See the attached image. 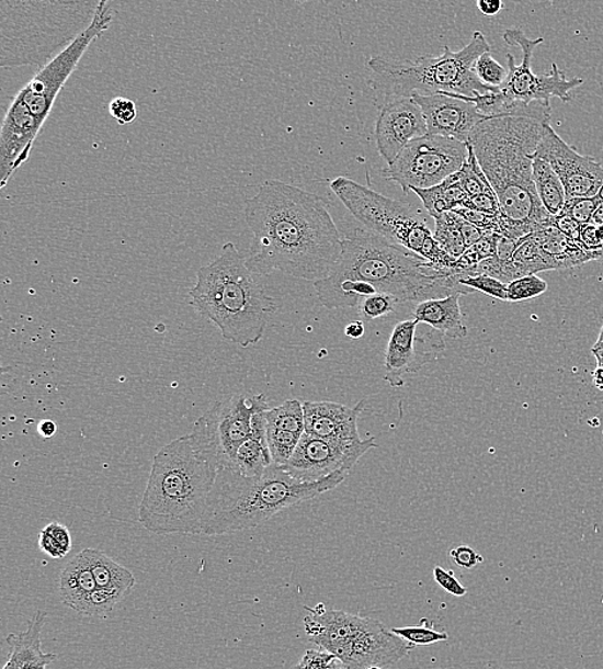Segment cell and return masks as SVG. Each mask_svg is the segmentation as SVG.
I'll return each mask as SVG.
<instances>
[{
  "label": "cell",
  "mask_w": 603,
  "mask_h": 669,
  "mask_svg": "<svg viewBox=\"0 0 603 669\" xmlns=\"http://www.w3.org/2000/svg\"><path fill=\"white\" fill-rule=\"evenodd\" d=\"M244 218L252 234L249 262L262 276L278 271L317 282L340 259L344 239L316 193L266 181L246 201Z\"/></svg>",
  "instance_id": "1"
},
{
  "label": "cell",
  "mask_w": 603,
  "mask_h": 669,
  "mask_svg": "<svg viewBox=\"0 0 603 669\" xmlns=\"http://www.w3.org/2000/svg\"><path fill=\"white\" fill-rule=\"evenodd\" d=\"M543 126L527 117H489L468 140L500 201L501 236L516 241L553 225L533 180Z\"/></svg>",
  "instance_id": "2"
},
{
  "label": "cell",
  "mask_w": 603,
  "mask_h": 669,
  "mask_svg": "<svg viewBox=\"0 0 603 669\" xmlns=\"http://www.w3.org/2000/svg\"><path fill=\"white\" fill-rule=\"evenodd\" d=\"M218 474L217 461L192 431L171 441L153 457L139 523L155 534H204Z\"/></svg>",
  "instance_id": "3"
},
{
  "label": "cell",
  "mask_w": 603,
  "mask_h": 669,
  "mask_svg": "<svg viewBox=\"0 0 603 669\" xmlns=\"http://www.w3.org/2000/svg\"><path fill=\"white\" fill-rule=\"evenodd\" d=\"M262 277L248 254L227 242L217 259L197 271L196 285L190 292L192 307L230 343L243 348L258 344L278 308L266 294Z\"/></svg>",
  "instance_id": "4"
},
{
  "label": "cell",
  "mask_w": 603,
  "mask_h": 669,
  "mask_svg": "<svg viewBox=\"0 0 603 669\" xmlns=\"http://www.w3.org/2000/svg\"><path fill=\"white\" fill-rule=\"evenodd\" d=\"M342 281H362L378 293L401 303L442 299L452 294H473L456 276L437 273L426 260L383 239L368 229H355L342 240V252L330 276L315 286H333Z\"/></svg>",
  "instance_id": "5"
},
{
  "label": "cell",
  "mask_w": 603,
  "mask_h": 669,
  "mask_svg": "<svg viewBox=\"0 0 603 669\" xmlns=\"http://www.w3.org/2000/svg\"><path fill=\"white\" fill-rule=\"evenodd\" d=\"M349 474L338 473L319 481H302L272 464L257 478L234 468H220L208 497L204 534L223 535L252 530L281 511L338 488Z\"/></svg>",
  "instance_id": "6"
},
{
  "label": "cell",
  "mask_w": 603,
  "mask_h": 669,
  "mask_svg": "<svg viewBox=\"0 0 603 669\" xmlns=\"http://www.w3.org/2000/svg\"><path fill=\"white\" fill-rule=\"evenodd\" d=\"M114 11L102 0L99 12L79 38L42 67L10 103L0 132V182L7 185L32 155L36 137L46 123L67 80L77 70L91 44L113 24Z\"/></svg>",
  "instance_id": "7"
},
{
  "label": "cell",
  "mask_w": 603,
  "mask_h": 669,
  "mask_svg": "<svg viewBox=\"0 0 603 669\" xmlns=\"http://www.w3.org/2000/svg\"><path fill=\"white\" fill-rule=\"evenodd\" d=\"M102 0H0V66H46L92 25Z\"/></svg>",
  "instance_id": "8"
},
{
  "label": "cell",
  "mask_w": 603,
  "mask_h": 669,
  "mask_svg": "<svg viewBox=\"0 0 603 669\" xmlns=\"http://www.w3.org/2000/svg\"><path fill=\"white\" fill-rule=\"evenodd\" d=\"M490 52L489 43L481 32H475L470 43L459 50L444 47L441 56H423L409 59L372 57V88L383 97V103L398 99H412L414 94H459L470 97L496 92L498 88L483 86L475 76L474 65Z\"/></svg>",
  "instance_id": "9"
},
{
  "label": "cell",
  "mask_w": 603,
  "mask_h": 669,
  "mask_svg": "<svg viewBox=\"0 0 603 669\" xmlns=\"http://www.w3.org/2000/svg\"><path fill=\"white\" fill-rule=\"evenodd\" d=\"M331 190L371 233L414 252L426 260L435 272L452 276V268L457 259L435 240L426 223L411 205L386 197L346 177L333 180Z\"/></svg>",
  "instance_id": "10"
},
{
  "label": "cell",
  "mask_w": 603,
  "mask_h": 669,
  "mask_svg": "<svg viewBox=\"0 0 603 669\" xmlns=\"http://www.w3.org/2000/svg\"><path fill=\"white\" fill-rule=\"evenodd\" d=\"M467 156V144L428 134L409 144L382 174L385 180L399 184L407 195L448 180L463 168Z\"/></svg>",
  "instance_id": "11"
},
{
  "label": "cell",
  "mask_w": 603,
  "mask_h": 669,
  "mask_svg": "<svg viewBox=\"0 0 603 669\" xmlns=\"http://www.w3.org/2000/svg\"><path fill=\"white\" fill-rule=\"evenodd\" d=\"M270 408L265 394L251 398L235 394L215 401L196 421L192 433L217 461L220 470L232 464L238 449L251 436L254 416Z\"/></svg>",
  "instance_id": "12"
},
{
  "label": "cell",
  "mask_w": 603,
  "mask_h": 669,
  "mask_svg": "<svg viewBox=\"0 0 603 669\" xmlns=\"http://www.w3.org/2000/svg\"><path fill=\"white\" fill-rule=\"evenodd\" d=\"M503 39L511 47H519L523 52V61L516 64L515 57L508 55L509 77L500 88L501 93L513 102L532 105L535 102L549 103L553 97L562 102H570L572 89L584 83L583 79H566L565 72L553 65L548 76H537L532 69L534 50L545 39H528L523 30L509 29L503 33Z\"/></svg>",
  "instance_id": "13"
},
{
  "label": "cell",
  "mask_w": 603,
  "mask_h": 669,
  "mask_svg": "<svg viewBox=\"0 0 603 669\" xmlns=\"http://www.w3.org/2000/svg\"><path fill=\"white\" fill-rule=\"evenodd\" d=\"M375 442V436L360 442H333L304 433L293 457L282 467L295 479L307 483L349 474L368 451L377 449Z\"/></svg>",
  "instance_id": "14"
},
{
  "label": "cell",
  "mask_w": 603,
  "mask_h": 669,
  "mask_svg": "<svg viewBox=\"0 0 603 669\" xmlns=\"http://www.w3.org/2000/svg\"><path fill=\"white\" fill-rule=\"evenodd\" d=\"M416 319L400 321L391 331L385 352L384 381L392 388H403L407 375H413L433 363L445 351L444 334L434 329L420 330Z\"/></svg>",
  "instance_id": "15"
},
{
  "label": "cell",
  "mask_w": 603,
  "mask_h": 669,
  "mask_svg": "<svg viewBox=\"0 0 603 669\" xmlns=\"http://www.w3.org/2000/svg\"><path fill=\"white\" fill-rule=\"evenodd\" d=\"M538 158L546 160L560 177L566 200L572 197H594L603 185V167L591 156L580 155L574 147L566 144L553 126H543L538 146Z\"/></svg>",
  "instance_id": "16"
},
{
  "label": "cell",
  "mask_w": 603,
  "mask_h": 669,
  "mask_svg": "<svg viewBox=\"0 0 603 669\" xmlns=\"http://www.w3.org/2000/svg\"><path fill=\"white\" fill-rule=\"evenodd\" d=\"M422 110L428 132L439 136L467 144L476 126L488 121L468 97L444 93L433 95H412Z\"/></svg>",
  "instance_id": "17"
},
{
  "label": "cell",
  "mask_w": 603,
  "mask_h": 669,
  "mask_svg": "<svg viewBox=\"0 0 603 669\" xmlns=\"http://www.w3.org/2000/svg\"><path fill=\"white\" fill-rule=\"evenodd\" d=\"M428 124L413 99H398L383 103L376 122L375 137L378 154L387 166L396 160L413 140L428 136Z\"/></svg>",
  "instance_id": "18"
},
{
  "label": "cell",
  "mask_w": 603,
  "mask_h": 669,
  "mask_svg": "<svg viewBox=\"0 0 603 669\" xmlns=\"http://www.w3.org/2000/svg\"><path fill=\"white\" fill-rule=\"evenodd\" d=\"M412 648V644L394 635L391 630L385 628L384 624L377 621L375 626L353 638L337 658L344 669L386 667L407 657Z\"/></svg>",
  "instance_id": "19"
},
{
  "label": "cell",
  "mask_w": 603,
  "mask_h": 669,
  "mask_svg": "<svg viewBox=\"0 0 603 669\" xmlns=\"http://www.w3.org/2000/svg\"><path fill=\"white\" fill-rule=\"evenodd\" d=\"M309 614L304 619L305 632L309 642L319 649L337 657L345 646L362 632L375 626L377 620L350 614L342 611H329L323 604L316 608L305 606Z\"/></svg>",
  "instance_id": "20"
},
{
  "label": "cell",
  "mask_w": 603,
  "mask_h": 669,
  "mask_svg": "<svg viewBox=\"0 0 603 669\" xmlns=\"http://www.w3.org/2000/svg\"><path fill=\"white\" fill-rule=\"evenodd\" d=\"M305 434L333 442H360L359 419L364 400L354 407L334 401H303Z\"/></svg>",
  "instance_id": "21"
},
{
  "label": "cell",
  "mask_w": 603,
  "mask_h": 669,
  "mask_svg": "<svg viewBox=\"0 0 603 669\" xmlns=\"http://www.w3.org/2000/svg\"><path fill=\"white\" fill-rule=\"evenodd\" d=\"M46 621V613L36 612L25 632L7 637L11 654L3 669H33L54 664L57 656L42 650V630Z\"/></svg>",
  "instance_id": "22"
},
{
  "label": "cell",
  "mask_w": 603,
  "mask_h": 669,
  "mask_svg": "<svg viewBox=\"0 0 603 669\" xmlns=\"http://www.w3.org/2000/svg\"><path fill=\"white\" fill-rule=\"evenodd\" d=\"M463 294L456 293L442 299H429L416 304L413 319L426 325L444 337L464 339L467 337V327L464 322L459 299Z\"/></svg>",
  "instance_id": "23"
},
{
  "label": "cell",
  "mask_w": 603,
  "mask_h": 669,
  "mask_svg": "<svg viewBox=\"0 0 603 669\" xmlns=\"http://www.w3.org/2000/svg\"><path fill=\"white\" fill-rule=\"evenodd\" d=\"M266 411H260L254 416L251 436L238 449L232 464L228 466L242 477H260L273 464L266 441Z\"/></svg>",
  "instance_id": "24"
},
{
  "label": "cell",
  "mask_w": 603,
  "mask_h": 669,
  "mask_svg": "<svg viewBox=\"0 0 603 669\" xmlns=\"http://www.w3.org/2000/svg\"><path fill=\"white\" fill-rule=\"evenodd\" d=\"M528 236L539 245L543 251H546L550 258L556 260L560 270L583 265L592 262V260H601L599 254L584 250L577 241L571 240L554 225L535 230Z\"/></svg>",
  "instance_id": "25"
},
{
  "label": "cell",
  "mask_w": 603,
  "mask_h": 669,
  "mask_svg": "<svg viewBox=\"0 0 603 669\" xmlns=\"http://www.w3.org/2000/svg\"><path fill=\"white\" fill-rule=\"evenodd\" d=\"M99 589L95 583L91 565L83 552L79 553L66 565L59 577V594L65 605L80 612L84 602Z\"/></svg>",
  "instance_id": "26"
},
{
  "label": "cell",
  "mask_w": 603,
  "mask_h": 669,
  "mask_svg": "<svg viewBox=\"0 0 603 669\" xmlns=\"http://www.w3.org/2000/svg\"><path fill=\"white\" fill-rule=\"evenodd\" d=\"M83 553L91 565L96 587L102 590L117 591L129 597L136 578L123 565L111 559L110 556L95 548H86Z\"/></svg>",
  "instance_id": "27"
},
{
  "label": "cell",
  "mask_w": 603,
  "mask_h": 669,
  "mask_svg": "<svg viewBox=\"0 0 603 669\" xmlns=\"http://www.w3.org/2000/svg\"><path fill=\"white\" fill-rule=\"evenodd\" d=\"M413 192L420 197L424 209L434 219L445 213L458 209L468 197L463 185L459 184L456 173L433 189L414 190Z\"/></svg>",
  "instance_id": "28"
},
{
  "label": "cell",
  "mask_w": 603,
  "mask_h": 669,
  "mask_svg": "<svg viewBox=\"0 0 603 669\" xmlns=\"http://www.w3.org/2000/svg\"><path fill=\"white\" fill-rule=\"evenodd\" d=\"M533 180L541 203L545 206L550 217H556L564 209L566 192L564 184L546 160L535 156L533 162Z\"/></svg>",
  "instance_id": "29"
},
{
  "label": "cell",
  "mask_w": 603,
  "mask_h": 669,
  "mask_svg": "<svg viewBox=\"0 0 603 669\" xmlns=\"http://www.w3.org/2000/svg\"><path fill=\"white\" fill-rule=\"evenodd\" d=\"M512 263L515 265L520 277L560 270L556 260L550 258L546 251H543L539 245L528 235L519 240V247L512 257Z\"/></svg>",
  "instance_id": "30"
},
{
  "label": "cell",
  "mask_w": 603,
  "mask_h": 669,
  "mask_svg": "<svg viewBox=\"0 0 603 669\" xmlns=\"http://www.w3.org/2000/svg\"><path fill=\"white\" fill-rule=\"evenodd\" d=\"M266 429L303 435L305 433L304 408L299 399H289L265 412Z\"/></svg>",
  "instance_id": "31"
},
{
  "label": "cell",
  "mask_w": 603,
  "mask_h": 669,
  "mask_svg": "<svg viewBox=\"0 0 603 669\" xmlns=\"http://www.w3.org/2000/svg\"><path fill=\"white\" fill-rule=\"evenodd\" d=\"M460 219L463 218L454 212L435 218V240L454 259H458L467 250L463 230H460Z\"/></svg>",
  "instance_id": "32"
},
{
  "label": "cell",
  "mask_w": 603,
  "mask_h": 669,
  "mask_svg": "<svg viewBox=\"0 0 603 669\" xmlns=\"http://www.w3.org/2000/svg\"><path fill=\"white\" fill-rule=\"evenodd\" d=\"M457 180L463 185L468 197L483 195H496L493 188H491L486 173L482 172L478 159L474 152L471 145H468V156L463 168L456 173Z\"/></svg>",
  "instance_id": "33"
},
{
  "label": "cell",
  "mask_w": 603,
  "mask_h": 669,
  "mask_svg": "<svg viewBox=\"0 0 603 669\" xmlns=\"http://www.w3.org/2000/svg\"><path fill=\"white\" fill-rule=\"evenodd\" d=\"M39 547L52 559H61L71 552L72 541L69 528L59 523H50L41 532Z\"/></svg>",
  "instance_id": "34"
},
{
  "label": "cell",
  "mask_w": 603,
  "mask_h": 669,
  "mask_svg": "<svg viewBox=\"0 0 603 669\" xmlns=\"http://www.w3.org/2000/svg\"><path fill=\"white\" fill-rule=\"evenodd\" d=\"M126 594L117 591H107L96 589L91 597L87 599L83 608L80 609L79 614L86 616H100V619H107V616L114 612V609L122 602Z\"/></svg>",
  "instance_id": "35"
},
{
  "label": "cell",
  "mask_w": 603,
  "mask_h": 669,
  "mask_svg": "<svg viewBox=\"0 0 603 669\" xmlns=\"http://www.w3.org/2000/svg\"><path fill=\"white\" fill-rule=\"evenodd\" d=\"M394 635L403 638L413 646L431 645L448 640L446 632L436 631L433 623L428 620L421 621V626L390 628Z\"/></svg>",
  "instance_id": "36"
},
{
  "label": "cell",
  "mask_w": 603,
  "mask_h": 669,
  "mask_svg": "<svg viewBox=\"0 0 603 669\" xmlns=\"http://www.w3.org/2000/svg\"><path fill=\"white\" fill-rule=\"evenodd\" d=\"M547 290V282L538 277V274L520 277L508 284V302L519 303L532 301L535 299V297L545 294Z\"/></svg>",
  "instance_id": "37"
},
{
  "label": "cell",
  "mask_w": 603,
  "mask_h": 669,
  "mask_svg": "<svg viewBox=\"0 0 603 669\" xmlns=\"http://www.w3.org/2000/svg\"><path fill=\"white\" fill-rule=\"evenodd\" d=\"M474 72L483 86L490 88H501L509 77V70H505L504 67L490 55V52H487V54H483L478 58V61L474 65Z\"/></svg>",
  "instance_id": "38"
},
{
  "label": "cell",
  "mask_w": 603,
  "mask_h": 669,
  "mask_svg": "<svg viewBox=\"0 0 603 669\" xmlns=\"http://www.w3.org/2000/svg\"><path fill=\"white\" fill-rule=\"evenodd\" d=\"M399 302L396 297L377 293L375 295L366 297L360 303L359 311L362 319L366 321H374V319L387 317L397 310Z\"/></svg>",
  "instance_id": "39"
},
{
  "label": "cell",
  "mask_w": 603,
  "mask_h": 669,
  "mask_svg": "<svg viewBox=\"0 0 603 669\" xmlns=\"http://www.w3.org/2000/svg\"><path fill=\"white\" fill-rule=\"evenodd\" d=\"M459 284L474 290V292H480L494 297V299L508 302V284L487 276V274H475V276L460 279Z\"/></svg>",
  "instance_id": "40"
},
{
  "label": "cell",
  "mask_w": 603,
  "mask_h": 669,
  "mask_svg": "<svg viewBox=\"0 0 603 669\" xmlns=\"http://www.w3.org/2000/svg\"><path fill=\"white\" fill-rule=\"evenodd\" d=\"M601 205L602 201L599 195L594 197H572L566 200L561 213L569 215V217L577 220L580 226H584L588 225V223H591L593 214Z\"/></svg>",
  "instance_id": "41"
},
{
  "label": "cell",
  "mask_w": 603,
  "mask_h": 669,
  "mask_svg": "<svg viewBox=\"0 0 603 669\" xmlns=\"http://www.w3.org/2000/svg\"><path fill=\"white\" fill-rule=\"evenodd\" d=\"M453 212L458 214L459 217H463L466 222L471 223L473 226L482 229L483 233H494L501 235L502 214L490 215L467 209V207H458V209H454Z\"/></svg>",
  "instance_id": "42"
},
{
  "label": "cell",
  "mask_w": 603,
  "mask_h": 669,
  "mask_svg": "<svg viewBox=\"0 0 603 669\" xmlns=\"http://www.w3.org/2000/svg\"><path fill=\"white\" fill-rule=\"evenodd\" d=\"M110 114L121 125H128L137 118V106L132 100L116 97L110 103Z\"/></svg>",
  "instance_id": "43"
},
{
  "label": "cell",
  "mask_w": 603,
  "mask_h": 669,
  "mask_svg": "<svg viewBox=\"0 0 603 669\" xmlns=\"http://www.w3.org/2000/svg\"><path fill=\"white\" fill-rule=\"evenodd\" d=\"M451 560L459 569L470 570L483 562V557L470 546L453 547L450 553Z\"/></svg>",
  "instance_id": "44"
},
{
  "label": "cell",
  "mask_w": 603,
  "mask_h": 669,
  "mask_svg": "<svg viewBox=\"0 0 603 669\" xmlns=\"http://www.w3.org/2000/svg\"><path fill=\"white\" fill-rule=\"evenodd\" d=\"M460 207H467V209L490 215L502 214L500 201H498L497 195H488V193H483V195L479 196L467 197L464 205Z\"/></svg>",
  "instance_id": "45"
},
{
  "label": "cell",
  "mask_w": 603,
  "mask_h": 669,
  "mask_svg": "<svg viewBox=\"0 0 603 669\" xmlns=\"http://www.w3.org/2000/svg\"><path fill=\"white\" fill-rule=\"evenodd\" d=\"M435 582L446 592L456 598H463L467 593L466 587L454 577L453 571L444 570L442 567L434 569Z\"/></svg>",
  "instance_id": "46"
},
{
  "label": "cell",
  "mask_w": 603,
  "mask_h": 669,
  "mask_svg": "<svg viewBox=\"0 0 603 669\" xmlns=\"http://www.w3.org/2000/svg\"><path fill=\"white\" fill-rule=\"evenodd\" d=\"M334 659L337 657L332 656L329 651L309 650L305 654L296 669H332V661Z\"/></svg>",
  "instance_id": "47"
},
{
  "label": "cell",
  "mask_w": 603,
  "mask_h": 669,
  "mask_svg": "<svg viewBox=\"0 0 603 669\" xmlns=\"http://www.w3.org/2000/svg\"><path fill=\"white\" fill-rule=\"evenodd\" d=\"M579 245L584 250L594 252V254H599L602 258L603 242L600 239L598 227H594L591 223L582 226Z\"/></svg>",
  "instance_id": "48"
},
{
  "label": "cell",
  "mask_w": 603,
  "mask_h": 669,
  "mask_svg": "<svg viewBox=\"0 0 603 669\" xmlns=\"http://www.w3.org/2000/svg\"><path fill=\"white\" fill-rule=\"evenodd\" d=\"M553 225L560 229L564 235L570 237L571 240L579 243L582 226H580L577 220L569 217V215L564 213L556 215V217H553Z\"/></svg>",
  "instance_id": "49"
},
{
  "label": "cell",
  "mask_w": 603,
  "mask_h": 669,
  "mask_svg": "<svg viewBox=\"0 0 603 669\" xmlns=\"http://www.w3.org/2000/svg\"><path fill=\"white\" fill-rule=\"evenodd\" d=\"M476 7L486 16H496L503 10V2L502 0H478Z\"/></svg>",
  "instance_id": "50"
},
{
  "label": "cell",
  "mask_w": 603,
  "mask_h": 669,
  "mask_svg": "<svg viewBox=\"0 0 603 669\" xmlns=\"http://www.w3.org/2000/svg\"><path fill=\"white\" fill-rule=\"evenodd\" d=\"M364 334V324L363 321H355L349 324L345 327V337L353 340H359L363 338Z\"/></svg>",
  "instance_id": "51"
},
{
  "label": "cell",
  "mask_w": 603,
  "mask_h": 669,
  "mask_svg": "<svg viewBox=\"0 0 603 669\" xmlns=\"http://www.w3.org/2000/svg\"><path fill=\"white\" fill-rule=\"evenodd\" d=\"M38 431L41 436L48 440V438L55 436L57 433L56 422L52 420H43L38 426Z\"/></svg>",
  "instance_id": "52"
},
{
  "label": "cell",
  "mask_w": 603,
  "mask_h": 669,
  "mask_svg": "<svg viewBox=\"0 0 603 669\" xmlns=\"http://www.w3.org/2000/svg\"><path fill=\"white\" fill-rule=\"evenodd\" d=\"M592 381L595 388L603 392V368L598 367L593 371Z\"/></svg>",
  "instance_id": "53"
},
{
  "label": "cell",
  "mask_w": 603,
  "mask_h": 669,
  "mask_svg": "<svg viewBox=\"0 0 603 669\" xmlns=\"http://www.w3.org/2000/svg\"><path fill=\"white\" fill-rule=\"evenodd\" d=\"M592 354L594 359L598 360V367L603 368V344L595 343L592 347Z\"/></svg>",
  "instance_id": "54"
},
{
  "label": "cell",
  "mask_w": 603,
  "mask_h": 669,
  "mask_svg": "<svg viewBox=\"0 0 603 669\" xmlns=\"http://www.w3.org/2000/svg\"><path fill=\"white\" fill-rule=\"evenodd\" d=\"M591 225H593L595 227H602L603 226V204L593 214V217L591 219Z\"/></svg>",
  "instance_id": "55"
},
{
  "label": "cell",
  "mask_w": 603,
  "mask_h": 669,
  "mask_svg": "<svg viewBox=\"0 0 603 669\" xmlns=\"http://www.w3.org/2000/svg\"><path fill=\"white\" fill-rule=\"evenodd\" d=\"M332 669H344V667H342L341 661L337 658L332 661Z\"/></svg>",
  "instance_id": "56"
},
{
  "label": "cell",
  "mask_w": 603,
  "mask_h": 669,
  "mask_svg": "<svg viewBox=\"0 0 603 669\" xmlns=\"http://www.w3.org/2000/svg\"><path fill=\"white\" fill-rule=\"evenodd\" d=\"M595 343H598V344H603V325H602V327H601V331H600V334H599V339H598V341H595Z\"/></svg>",
  "instance_id": "57"
},
{
  "label": "cell",
  "mask_w": 603,
  "mask_h": 669,
  "mask_svg": "<svg viewBox=\"0 0 603 669\" xmlns=\"http://www.w3.org/2000/svg\"><path fill=\"white\" fill-rule=\"evenodd\" d=\"M368 669H383L382 667H371Z\"/></svg>",
  "instance_id": "58"
},
{
  "label": "cell",
  "mask_w": 603,
  "mask_h": 669,
  "mask_svg": "<svg viewBox=\"0 0 603 669\" xmlns=\"http://www.w3.org/2000/svg\"><path fill=\"white\" fill-rule=\"evenodd\" d=\"M602 262H603V252H602V258H601Z\"/></svg>",
  "instance_id": "59"
}]
</instances>
